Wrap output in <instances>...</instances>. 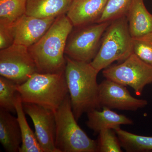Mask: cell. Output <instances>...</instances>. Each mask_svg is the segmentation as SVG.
Returning <instances> with one entry per match:
<instances>
[{
    "label": "cell",
    "instance_id": "ba28073f",
    "mask_svg": "<svg viewBox=\"0 0 152 152\" xmlns=\"http://www.w3.org/2000/svg\"><path fill=\"white\" fill-rule=\"evenodd\" d=\"M39 72L28 48L13 44L0 50V75L18 85Z\"/></svg>",
    "mask_w": 152,
    "mask_h": 152
},
{
    "label": "cell",
    "instance_id": "8992f818",
    "mask_svg": "<svg viewBox=\"0 0 152 152\" xmlns=\"http://www.w3.org/2000/svg\"><path fill=\"white\" fill-rule=\"evenodd\" d=\"M111 22L73 28L67 40L65 56L77 61L91 63L99 51L103 35Z\"/></svg>",
    "mask_w": 152,
    "mask_h": 152
},
{
    "label": "cell",
    "instance_id": "5bb4252c",
    "mask_svg": "<svg viewBox=\"0 0 152 152\" xmlns=\"http://www.w3.org/2000/svg\"><path fill=\"white\" fill-rule=\"evenodd\" d=\"M0 142L7 152H19L22 143L17 117L2 109H0Z\"/></svg>",
    "mask_w": 152,
    "mask_h": 152
},
{
    "label": "cell",
    "instance_id": "9c48e42d",
    "mask_svg": "<svg viewBox=\"0 0 152 152\" xmlns=\"http://www.w3.org/2000/svg\"><path fill=\"white\" fill-rule=\"evenodd\" d=\"M98 102L100 109L107 107L135 111L148 105V101L134 97L125 86L106 79L99 84Z\"/></svg>",
    "mask_w": 152,
    "mask_h": 152
},
{
    "label": "cell",
    "instance_id": "9a60e30c",
    "mask_svg": "<svg viewBox=\"0 0 152 152\" xmlns=\"http://www.w3.org/2000/svg\"><path fill=\"white\" fill-rule=\"evenodd\" d=\"M126 16L132 38L152 32V14L147 10L144 0H132Z\"/></svg>",
    "mask_w": 152,
    "mask_h": 152
},
{
    "label": "cell",
    "instance_id": "8fae6325",
    "mask_svg": "<svg viewBox=\"0 0 152 152\" xmlns=\"http://www.w3.org/2000/svg\"><path fill=\"white\" fill-rule=\"evenodd\" d=\"M56 18H39L25 15L12 27L14 44L29 48L45 34Z\"/></svg>",
    "mask_w": 152,
    "mask_h": 152
},
{
    "label": "cell",
    "instance_id": "7402d4cb",
    "mask_svg": "<svg viewBox=\"0 0 152 152\" xmlns=\"http://www.w3.org/2000/svg\"><path fill=\"white\" fill-rule=\"evenodd\" d=\"M96 152H122L121 145L115 130L107 129L99 133Z\"/></svg>",
    "mask_w": 152,
    "mask_h": 152
},
{
    "label": "cell",
    "instance_id": "603a6c76",
    "mask_svg": "<svg viewBox=\"0 0 152 152\" xmlns=\"http://www.w3.org/2000/svg\"><path fill=\"white\" fill-rule=\"evenodd\" d=\"M133 53L152 66V32L133 38Z\"/></svg>",
    "mask_w": 152,
    "mask_h": 152
},
{
    "label": "cell",
    "instance_id": "e0dca14e",
    "mask_svg": "<svg viewBox=\"0 0 152 152\" xmlns=\"http://www.w3.org/2000/svg\"><path fill=\"white\" fill-rule=\"evenodd\" d=\"M16 113L21 133L22 143L19 152H44L37 139L30 127L26 117L23 103L18 93L15 101Z\"/></svg>",
    "mask_w": 152,
    "mask_h": 152
},
{
    "label": "cell",
    "instance_id": "7c38bea8",
    "mask_svg": "<svg viewBox=\"0 0 152 152\" xmlns=\"http://www.w3.org/2000/svg\"><path fill=\"white\" fill-rule=\"evenodd\" d=\"M108 0H73L66 14L74 27L97 23Z\"/></svg>",
    "mask_w": 152,
    "mask_h": 152
},
{
    "label": "cell",
    "instance_id": "cb8c5ba5",
    "mask_svg": "<svg viewBox=\"0 0 152 152\" xmlns=\"http://www.w3.org/2000/svg\"><path fill=\"white\" fill-rule=\"evenodd\" d=\"M12 27L0 26V50L7 48L14 44Z\"/></svg>",
    "mask_w": 152,
    "mask_h": 152
},
{
    "label": "cell",
    "instance_id": "d6986e66",
    "mask_svg": "<svg viewBox=\"0 0 152 152\" xmlns=\"http://www.w3.org/2000/svg\"><path fill=\"white\" fill-rule=\"evenodd\" d=\"M115 130L126 152H152V137L135 134L121 128Z\"/></svg>",
    "mask_w": 152,
    "mask_h": 152
},
{
    "label": "cell",
    "instance_id": "4fadbf2b",
    "mask_svg": "<svg viewBox=\"0 0 152 152\" xmlns=\"http://www.w3.org/2000/svg\"><path fill=\"white\" fill-rule=\"evenodd\" d=\"M102 110L95 109L88 112L87 126L94 132L99 134L107 129L115 130L121 125L133 124L132 120L122 114L107 107H102Z\"/></svg>",
    "mask_w": 152,
    "mask_h": 152
},
{
    "label": "cell",
    "instance_id": "5b68a950",
    "mask_svg": "<svg viewBox=\"0 0 152 152\" xmlns=\"http://www.w3.org/2000/svg\"><path fill=\"white\" fill-rule=\"evenodd\" d=\"M133 53V38L126 16L112 20L104 33L96 56L91 62L100 71L116 61L123 62Z\"/></svg>",
    "mask_w": 152,
    "mask_h": 152
},
{
    "label": "cell",
    "instance_id": "30bf717a",
    "mask_svg": "<svg viewBox=\"0 0 152 152\" xmlns=\"http://www.w3.org/2000/svg\"><path fill=\"white\" fill-rule=\"evenodd\" d=\"M24 110L31 119L35 134L44 152H59L55 145L54 112L34 104L23 103Z\"/></svg>",
    "mask_w": 152,
    "mask_h": 152
},
{
    "label": "cell",
    "instance_id": "ac0fdd59",
    "mask_svg": "<svg viewBox=\"0 0 152 152\" xmlns=\"http://www.w3.org/2000/svg\"><path fill=\"white\" fill-rule=\"evenodd\" d=\"M27 0H0V26L12 27L26 15Z\"/></svg>",
    "mask_w": 152,
    "mask_h": 152
},
{
    "label": "cell",
    "instance_id": "2e32d148",
    "mask_svg": "<svg viewBox=\"0 0 152 152\" xmlns=\"http://www.w3.org/2000/svg\"><path fill=\"white\" fill-rule=\"evenodd\" d=\"M73 0H27L26 15L39 18H56L66 15Z\"/></svg>",
    "mask_w": 152,
    "mask_h": 152
},
{
    "label": "cell",
    "instance_id": "ffe728a7",
    "mask_svg": "<svg viewBox=\"0 0 152 152\" xmlns=\"http://www.w3.org/2000/svg\"><path fill=\"white\" fill-rule=\"evenodd\" d=\"M18 85L13 81L0 76V109L16 113L15 101Z\"/></svg>",
    "mask_w": 152,
    "mask_h": 152
},
{
    "label": "cell",
    "instance_id": "3957f363",
    "mask_svg": "<svg viewBox=\"0 0 152 152\" xmlns=\"http://www.w3.org/2000/svg\"><path fill=\"white\" fill-rule=\"evenodd\" d=\"M17 91L23 103L36 104L55 111L69 94L65 72L60 73L36 72Z\"/></svg>",
    "mask_w": 152,
    "mask_h": 152
},
{
    "label": "cell",
    "instance_id": "44dd1931",
    "mask_svg": "<svg viewBox=\"0 0 152 152\" xmlns=\"http://www.w3.org/2000/svg\"><path fill=\"white\" fill-rule=\"evenodd\" d=\"M132 0H108L105 8L97 23L111 22L126 16Z\"/></svg>",
    "mask_w": 152,
    "mask_h": 152
},
{
    "label": "cell",
    "instance_id": "6da1fadb",
    "mask_svg": "<svg viewBox=\"0 0 152 152\" xmlns=\"http://www.w3.org/2000/svg\"><path fill=\"white\" fill-rule=\"evenodd\" d=\"M73 28L66 15L60 16L56 18L45 34L28 48L39 73H60L65 72L66 44Z\"/></svg>",
    "mask_w": 152,
    "mask_h": 152
},
{
    "label": "cell",
    "instance_id": "7a4b0ae2",
    "mask_svg": "<svg viewBox=\"0 0 152 152\" xmlns=\"http://www.w3.org/2000/svg\"><path fill=\"white\" fill-rule=\"evenodd\" d=\"M66 81L72 109L77 121L83 114L99 109L98 102L99 71L90 63L80 61L65 56Z\"/></svg>",
    "mask_w": 152,
    "mask_h": 152
},
{
    "label": "cell",
    "instance_id": "52a82bcc",
    "mask_svg": "<svg viewBox=\"0 0 152 152\" xmlns=\"http://www.w3.org/2000/svg\"><path fill=\"white\" fill-rule=\"evenodd\" d=\"M102 74L106 79L132 88L138 96L142 95L146 86L152 83V66L133 53L119 64L104 69Z\"/></svg>",
    "mask_w": 152,
    "mask_h": 152
},
{
    "label": "cell",
    "instance_id": "277c9868",
    "mask_svg": "<svg viewBox=\"0 0 152 152\" xmlns=\"http://www.w3.org/2000/svg\"><path fill=\"white\" fill-rule=\"evenodd\" d=\"M55 145L59 152H96L97 142L90 138L77 123L68 94L55 111Z\"/></svg>",
    "mask_w": 152,
    "mask_h": 152
}]
</instances>
